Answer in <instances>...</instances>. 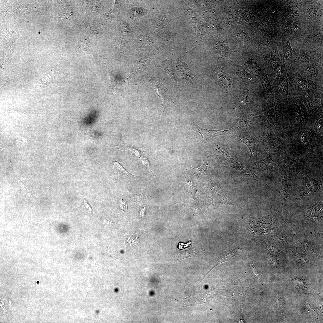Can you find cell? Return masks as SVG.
Here are the masks:
<instances>
[{"mask_svg":"<svg viewBox=\"0 0 323 323\" xmlns=\"http://www.w3.org/2000/svg\"><path fill=\"white\" fill-rule=\"evenodd\" d=\"M141 159V162L144 166L146 167L149 166L148 161L146 158L142 157Z\"/></svg>","mask_w":323,"mask_h":323,"instance_id":"cell-30","label":"cell"},{"mask_svg":"<svg viewBox=\"0 0 323 323\" xmlns=\"http://www.w3.org/2000/svg\"><path fill=\"white\" fill-rule=\"evenodd\" d=\"M216 80L219 85L228 92L230 89L231 86V81L230 78L224 73L220 71H217L215 73Z\"/></svg>","mask_w":323,"mask_h":323,"instance_id":"cell-20","label":"cell"},{"mask_svg":"<svg viewBox=\"0 0 323 323\" xmlns=\"http://www.w3.org/2000/svg\"><path fill=\"white\" fill-rule=\"evenodd\" d=\"M120 205L123 210L125 212L127 210V206L125 200L124 199H121L120 200Z\"/></svg>","mask_w":323,"mask_h":323,"instance_id":"cell-29","label":"cell"},{"mask_svg":"<svg viewBox=\"0 0 323 323\" xmlns=\"http://www.w3.org/2000/svg\"><path fill=\"white\" fill-rule=\"evenodd\" d=\"M195 129L197 132L200 133L202 137L201 141L204 143L208 141L211 138L220 135H233L239 133V130L236 127L226 130H210L203 128L197 125Z\"/></svg>","mask_w":323,"mask_h":323,"instance_id":"cell-8","label":"cell"},{"mask_svg":"<svg viewBox=\"0 0 323 323\" xmlns=\"http://www.w3.org/2000/svg\"><path fill=\"white\" fill-rule=\"evenodd\" d=\"M116 147L118 148H119L120 149L128 150L131 152L136 156L140 159L141 158V156L142 154V153L135 148L132 147L126 146L123 144L117 145L116 146Z\"/></svg>","mask_w":323,"mask_h":323,"instance_id":"cell-23","label":"cell"},{"mask_svg":"<svg viewBox=\"0 0 323 323\" xmlns=\"http://www.w3.org/2000/svg\"><path fill=\"white\" fill-rule=\"evenodd\" d=\"M294 69L302 77L313 82L323 80V72L314 63Z\"/></svg>","mask_w":323,"mask_h":323,"instance_id":"cell-10","label":"cell"},{"mask_svg":"<svg viewBox=\"0 0 323 323\" xmlns=\"http://www.w3.org/2000/svg\"><path fill=\"white\" fill-rule=\"evenodd\" d=\"M158 66L167 71L172 80L174 87H176L177 83L174 74L170 57L167 56L165 59L160 60L158 63Z\"/></svg>","mask_w":323,"mask_h":323,"instance_id":"cell-18","label":"cell"},{"mask_svg":"<svg viewBox=\"0 0 323 323\" xmlns=\"http://www.w3.org/2000/svg\"><path fill=\"white\" fill-rule=\"evenodd\" d=\"M252 166L256 171L272 172L275 171V170L274 164L270 157L254 163L252 165Z\"/></svg>","mask_w":323,"mask_h":323,"instance_id":"cell-17","label":"cell"},{"mask_svg":"<svg viewBox=\"0 0 323 323\" xmlns=\"http://www.w3.org/2000/svg\"><path fill=\"white\" fill-rule=\"evenodd\" d=\"M16 178L18 181L19 182V183L21 187L23 190L24 192L28 195L30 196L31 195V193L27 187L25 185V184L22 182L16 176Z\"/></svg>","mask_w":323,"mask_h":323,"instance_id":"cell-27","label":"cell"},{"mask_svg":"<svg viewBox=\"0 0 323 323\" xmlns=\"http://www.w3.org/2000/svg\"><path fill=\"white\" fill-rule=\"evenodd\" d=\"M83 203L88 212L89 213L92 214V208L87 200L84 198L83 199Z\"/></svg>","mask_w":323,"mask_h":323,"instance_id":"cell-28","label":"cell"},{"mask_svg":"<svg viewBox=\"0 0 323 323\" xmlns=\"http://www.w3.org/2000/svg\"><path fill=\"white\" fill-rule=\"evenodd\" d=\"M144 80L151 83L156 93L162 99L163 111L174 103L175 96L173 91L166 88L159 78L150 76L147 77Z\"/></svg>","mask_w":323,"mask_h":323,"instance_id":"cell-4","label":"cell"},{"mask_svg":"<svg viewBox=\"0 0 323 323\" xmlns=\"http://www.w3.org/2000/svg\"><path fill=\"white\" fill-rule=\"evenodd\" d=\"M241 250L240 247H236L222 252L211 269L206 273L203 278L218 265L223 262L229 260L233 257L238 255L239 252Z\"/></svg>","mask_w":323,"mask_h":323,"instance_id":"cell-16","label":"cell"},{"mask_svg":"<svg viewBox=\"0 0 323 323\" xmlns=\"http://www.w3.org/2000/svg\"><path fill=\"white\" fill-rule=\"evenodd\" d=\"M176 70L178 74L188 84L191 85L196 83V75L192 70L180 58L178 59Z\"/></svg>","mask_w":323,"mask_h":323,"instance_id":"cell-12","label":"cell"},{"mask_svg":"<svg viewBox=\"0 0 323 323\" xmlns=\"http://www.w3.org/2000/svg\"><path fill=\"white\" fill-rule=\"evenodd\" d=\"M279 196L282 204L283 216L285 220H287L286 202L290 194V190L288 186L286 170L283 169H280L279 170Z\"/></svg>","mask_w":323,"mask_h":323,"instance_id":"cell-6","label":"cell"},{"mask_svg":"<svg viewBox=\"0 0 323 323\" xmlns=\"http://www.w3.org/2000/svg\"><path fill=\"white\" fill-rule=\"evenodd\" d=\"M323 93L316 87L306 91L301 96L303 103L309 109H316L323 103Z\"/></svg>","mask_w":323,"mask_h":323,"instance_id":"cell-7","label":"cell"},{"mask_svg":"<svg viewBox=\"0 0 323 323\" xmlns=\"http://www.w3.org/2000/svg\"><path fill=\"white\" fill-rule=\"evenodd\" d=\"M288 97L301 96L306 91L315 87L314 82L301 75L291 68L288 72Z\"/></svg>","mask_w":323,"mask_h":323,"instance_id":"cell-3","label":"cell"},{"mask_svg":"<svg viewBox=\"0 0 323 323\" xmlns=\"http://www.w3.org/2000/svg\"><path fill=\"white\" fill-rule=\"evenodd\" d=\"M146 208L145 207H144L141 210L140 212V215L141 218L144 216Z\"/></svg>","mask_w":323,"mask_h":323,"instance_id":"cell-31","label":"cell"},{"mask_svg":"<svg viewBox=\"0 0 323 323\" xmlns=\"http://www.w3.org/2000/svg\"><path fill=\"white\" fill-rule=\"evenodd\" d=\"M215 148L216 154L222 164L235 168L247 179L255 180L262 183L264 182V180L242 164L231 150L221 145H217Z\"/></svg>","mask_w":323,"mask_h":323,"instance_id":"cell-1","label":"cell"},{"mask_svg":"<svg viewBox=\"0 0 323 323\" xmlns=\"http://www.w3.org/2000/svg\"><path fill=\"white\" fill-rule=\"evenodd\" d=\"M113 165L115 169L119 172L129 176H133L129 173L123 166L118 162L116 161H114Z\"/></svg>","mask_w":323,"mask_h":323,"instance_id":"cell-24","label":"cell"},{"mask_svg":"<svg viewBox=\"0 0 323 323\" xmlns=\"http://www.w3.org/2000/svg\"><path fill=\"white\" fill-rule=\"evenodd\" d=\"M260 113L256 108L248 110L240 117L237 122L236 127L240 135L244 136L248 134L251 129L257 121Z\"/></svg>","mask_w":323,"mask_h":323,"instance_id":"cell-5","label":"cell"},{"mask_svg":"<svg viewBox=\"0 0 323 323\" xmlns=\"http://www.w3.org/2000/svg\"><path fill=\"white\" fill-rule=\"evenodd\" d=\"M286 71H287L285 66L280 61L275 67L271 75L273 81L278 78Z\"/></svg>","mask_w":323,"mask_h":323,"instance_id":"cell-22","label":"cell"},{"mask_svg":"<svg viewBox=\"0 0 323 323\" xmlns=\"http://www.w3.org/2000/svg\"><path fill=\"white\" fill-rule=\"evenodd\" d=\"M239 322H240V323H242V322L243 323H244V322H245V321H244V320L243 319V318H240V319H239Z\"/></svg>","mask_w":323,"mask_h":323,"instance_id":"cell-33","label":"cell"},{"mask_svg":"<svg viewBox=\"0 0 323 323\" xmlns=\"http://www.w3.org/2000/svg\"><path fill=\"white\" fill-rule=\"evenodd\" d=\"M256 101L255 97L250 95L247 91L244 92L237 98L234 105V110L237 113L242 112Z\"/></svg>","mask_w":323,"mask_h":323,"instance_id":"cell-15","label":"cell"},{"mask_svg":"<svg viewBox=\"0 0 323 323\" xmlns=\"http://www.w3.org/2000/svg\"><path fill=\"white\" fill-rule=\"evenodd\" d=\"M323 183L310 177L306 171H304L300 186L294 197L295 200L302 202H307L318 199L323 196Z\"/></svg>","mask_w":323,"mask_h":323,"instance_id":"cell-2","label":"cell"},{"mask_svg":"<svg viewBox=\"0 0 323 323\" xmlns=\"http://www.w3.org/2000/svg\"><path fill=\"white\" fill-rule=\"evenodd\" d=\"M322 200L310 208L306 214V217L308 218H310L322 217Z\"/></svg>","mask_w":323,"mask_h":323,"instance_id":"cell-19","label":"cell"},{"mask_svg":"<svg viewBox=\"0 0 323 323\" xmlns=\"http://www.w3.org/2000/svg\"><path fill=\"white\" fill-rule=\"evenodd\" d=\"M296 58L299 63V64L302 65L300 67L313 63L311 62L312 60H313L312 56L311 54L308 51H301L297 55Z\"/></svg>","mask_w":323,"mask_h":323,"instance_id":"cell-21","label":"cell"},{"mask_svg":"<svg viewBox=\"0 0 323 323\" xmlns=\"http://www.w3.org/2000/svg\"><path fill=\"white\" fill-rule=\"evenodd\" d=\"M322 59V55L320 53H318L314 56L313 60L314 61V63L319 69L323 72Z\"/></svg>","mask_w":323,"mask_h":323,"instance_id":"cell-25","label":"cell"},{"mask_svg":"<svg viewBox=\"0 0 323 323\" xmlns=\"http://www.w3.org/2000/svg\"><path fill=\"white\" fill-rule=\"evenodd\" d=\"M149 63L148 57L147 56L135 61L124 79V82H127L133 77L145 72Z\"/></svg>","mask_w":323,"mask_h":323,"instance_id":"cell-13","label":"cell"},{"mask_svg":"<svg viewBox=\"0 0 323 323\" xmlns=\"http://www.w3.org/2000/svg\"><path fill=\"white\" fill-rule=\"evenodd\" d=\"M288 72L285 71L280 77L274 81L276 89L283 99L285 104L287 103L288 97Z\"/></svg>","mask_w":323,"mask_h":323,"instance_id":"cell-14","label":"cell"},{"mask_svg":"<svg viewBox=\"0 0 323 323\" xmlns=\"http://www.w3.org/2000/svg\"><path fill=\"white\" fill-rule=\"evenodd\" d=\"M139 242V239L138 236L136 235H132L127 240L125 241L126 243L135 245Z\"/></svg>","mask_w":323,"mask_h":323,"instance_id":"cell-26","label":"cell"},{"mask_svg":"<svg viewBox=\"0 0 323 323\" xmlns=\"http://www.w3.org/2000/svg\"><path fill=\"white\" fill-rule=\"evenodd\" d=\"M232 137L236 140L245 144L248 147L250 152V158L247 162V165L250 166L255 162L257 155L259 139L258 138H248L244 136L238 135H232Z\"/></svg>","mask_w":323,"mask_h":323,"instance_id":"cell-9","label":"cell"},{"mask_svg":"<svg viewBox=\"0 0 323 323\" xmlns=\"http://www.w3.org/2000/svg\"><path fill=\"white\" fill-rule=\"evenodd\" d=\"M260 80L264 90V98L265 100L274 98L275 87L271 75L266 71L260 78Z\"/></svg>","mask_w":323,"mask_h":323,"instance_id":"cell-11","label":"cell"},{"mask_svg":"<svg viewBox=\"0 0 323 323\" xmlns=\"http://www.w3.org/2000/svg\"><path fill=\"white\" fill-rule=\"evenodd\" d=\"M83 42L82 41L81 42H80L79 47H82V48H86V47H87V46H88V45H86V44H88V43H86V42Z\"/></svg>","mask_w":323,"mask_h":323,"instance_id":"cell-32","label":"cell"}]
</instances>
